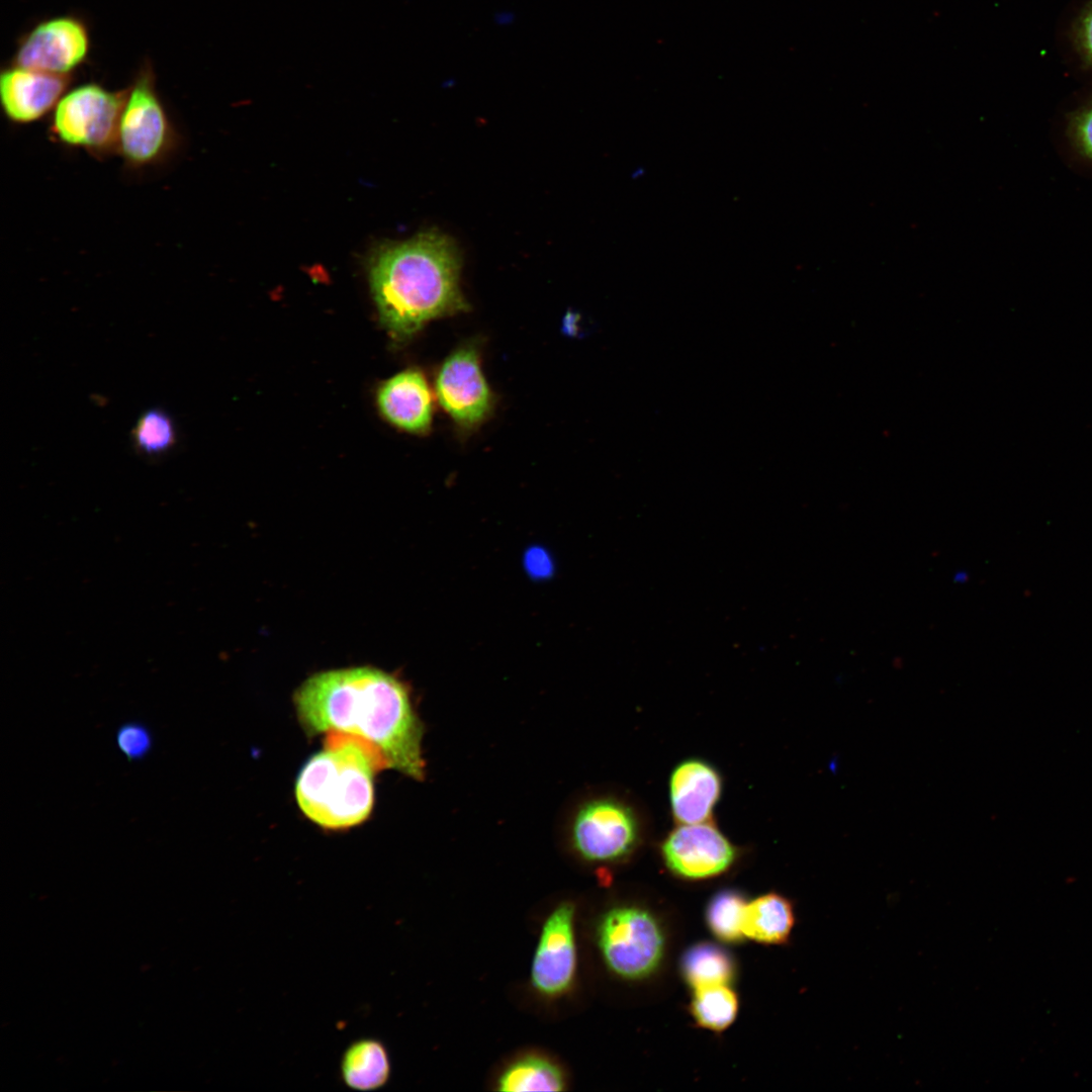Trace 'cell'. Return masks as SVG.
<instances>
[{
  "label": "cell",
  "instance_id": "cell-1",
  "mask_svg": "<svg viewBox=\"0 0 1092 1092\" xmlns=\"http://www.w3.org/2000/svg\"><path fill=\"white\" fill-rule=\"evenodd\" d=\"M297 719L307 736L340 731L379 749L388 768L413 780L425 778L424 724L411 693L396 676L371 666L314 673L293 695Z\"/></svg>",
  "mask_w": 1092,
  "mask_h": 1092
},
{
  "label": "cell",
  "instance_id": "cell-2",
  "mask_svg": "<svg viewBox=\"0 0 1092 1092\" xmlns=\"http://www.w3.org/2000/svg\"><path fill=\"white\" fill-rule=\"evenodd\" d=\"M460 254L436 231L380 246L369 261L372 294L389 334L405 340L431 320L465 310Z\"/></svg>",
  "mask_w": 1092,
  "mask_h": 1092
},
{
  "label": "cell",
  "instance_id": "cell-3",
  "mask_svg": "<svg viewBox=\"0 0 1092 1092\" xmlns=\"http://www.w3.org/2000/svg\"><path fill=\"white\" fill-rule=\"evenodd\" d=\"M388 764L377 747L340 731L326 733L324 747L301 767L295 799L301 812L327 829L364 822L374 804V777Z\"/></svg>",
  "mask_w": 1092,
  "mask_h": 1092
},
{
  "label": "cell",
  "instance_id": "cell-4",
  "mask_svg": "<svg viewBox=\"0 0 1092 1092\" xmlns=\"http://www.w3.org/2000/svg\"><path fill=\"white\" fill-rule=\"evenodd\" d=\"M567 840L574 854L593 864H616L629 859L644 840L641 816L629 802L603 795L577 806L569 821Z\"/></svg>",
  "mask_w": 1092,
  "mask_h": 1092
},
{
  "label": "cell",
  "instance_id": "cell-5",
  "mask_svg": "<svg viewBox=\"0 0 1092 1092\" xmlns=\"http://www.w3.org/2000/svg\"><path fill=\"white\" fill-rule=\"evenodd\" d=\"M177 146V133L155 88L154 73L145 68L126 91L115 151L131 167L155 165Z\"/></svg>",
  "mask_w": 1092,
  "mask_h": 1092
},
{
  "label": "cell",
  "instance_id": "cell-6",
  "mask_svg": "<svg viewBox=\"0 0 1092 1092\" xmlns=\"http://www.w3.org/2000/svg\"><path fill=\"white\" fill-rule=\"evenodd\" d=\"M597 940L607 967L628 980L648 977L663 957L661 926L650 912L640 907L610 909L600 920Z\"/></svg>",
  "mask_w": 1092,
  "mask_h": 1092
},
{
  "label": "cell",
  "instance_id": "cell-7",
  "mask_svg": "<svg viewBox=\"0 0 1092 1092\" xmlns=\"http://www.w3.org/2000/svg\"><path fill=\"white\" fill-rule=\"evenodd\" d=\"M126 91L90 83L65 93L54 110L52 133L60 143L92 154L112 152Z\"/></svg>",
  "mask_w": 1092,
  "mask_h": 1092
},
{
  "label": "cell",
  "instance_id": "cell-8",
  "mask_svg": "<svg viewBox=\"0 0 1092 1092\" xmlns=\"http://www.w3.org/2000/svg\"><path fill=\"white\" fill-rule=\"evenodd\" d=\"M660 856L678 878L699 881L726 873L739 849L710 821L677 824L661 841Z\"/></svg>",
  "mask_w": 1092,
  "mask_h": 1092
},
{
  "label": "cell",
  "instance_id": "cell-9",
  "mask_svg": "<svg viewBox=\"0 0 1092 1092\" xmlns=\"http://www.w3.org/2000/svg\"><path fill=\"white\" fill-rule=\"evenodd\" d=\"M436 393L441 406L460 427L470 429L485 419L492 395L474 347L459 348L446 358L436 378Z\"/></svg>",
  "mask_w": 1092,
  "mask_h": 1092
},
{
  "label": "cell",
  "instance_id": "cell-10",
  "mask_svg": "<svg viewBox=\"0 0 1092 1092\" xmlns=\"http://www.w3.org/2000/svg\"><path fill=\"white\" fill-rule=\"evenodd\" d=\"M574 905L559 904L545 920L531 968L533 987L557 997L572 986L576 973Z\"/></svg>",
  "mask_w": 1092,
  "mask_h": 1092
},
{
  "label": "cell",
  "instance_id": "cell-11",
  "mask_svg": "<svg viewBox=\"0 0 1092 1092\" xmlns=\"http://www.w3.org/2000/svg\"><path fill=\"white\" fill-rule=\"evenodd\" d=\"M88 51L85 25L74 17H57L39 23L24 37L14 62L23 68L69 75Z\"/></svg>",
  "mask_w": 1092,
  "mask_h": 1092
},
{
  "label": "cell",
  "instance_id": "cell-12",
  "mask_svg": "<svg viewBox=\"0 0 1092 1092\" xmlns=\"http://www.w3.org/2000/svg\"><path fill=\"white\" fill-rule=\"evenodd\" d=\"M69 75H59L14 65L2 71L0 97L7 118L30 123L54 109L70 84Z\"/></svg>",
  "mask_w": 1092,
  "mask_h": 1092
},
{
  "label": "cell",
  "instance_id": "cell-13",
  "mask_svg": "<svg viewBox=\"0 0 1092 1092\" xmlns=\"http://www.w3.org/2000/svg\"><path fill=\"white\" fill-rule=\"evenodd\" d=\"M722 778L706 760L689 758L671 771L668 783L669 804L677 824L710 821L722 794Z\"/></svg>",
  "mask_w": 1092,
  "mask_h": 1092
},
{
  "label": "cell",
  "instance_id": "cell-14",
  "mask_svg": "<svg viewBox=\"0 0 1092 1092\" xmlns=\"http://www.w3.org/2000/svg\"><path fill=\"white\" fill-rule=\"evenodd\" d=\"M378 404L382 415L402 430L421 433L431 425L432 395L419 371H403L387 380L378 392Z\"/></svg>",
  "mask_w": 1092,
  "mask_h": 1092
},
{
  "label": "cell",
  "instance_id": "cell-15",
  "mask_svg": "<svg viewBox=\"0 0 1092 1092\" xmlns=\"http://www.w3.org/2000/svg\"><path fill=\"white\" fill-rule=\"evenodd\" d=\"M796 923L791 900L778 893H767L747 903L744 936L765 944H785Z\"/></svg>",
  "mask_w": 1092,
  "mask_h": 1092
},
{
  "label": "cell",
  "instance_id": "cell-16",
  "mask_svg": "<svg viewBox=\"0 0 1092 1092\" xmlns=\"http://www.w3.org/2000/svg\"><path fill=\"white\" fill-rule=\"evenodd\" d=\"M390 1069L384 1044L371 1037L352 1042L341 1060L344 1083L358 1091H371L384 1086L389 1079Z\"/></svg>",
  "mask_w": 1092,
  "mask_h": 1092
},
{
  "label": "cell",
  "instance_id": "cell-17",
  "mask_svg": "<svg viewBox=\"0 0 1092 1092\" xmlns=\"http://www.w3.org/2000/svg\"><path fill=\"white\" fill-rule=\"evenodd\" d=\"M566 1081L560 1067L546 1057L527 1055L509 1064L496 1080L504 1092L563 1091Z\"/></svg>",
  "mask_w": 1092,
  "mask_h": 1092
},
{
  "label": "cell",
  "instance_id": "cell-18",
  "mask_svg": "<svg viewBox=\"0 0 1092 1092\" xmlns=\"http://www.w3.org/2000/svg\"><path fill=\"white\" fill-rule=\"evenodd\" d=\"M680 970L694 989L728 985L735 976L733 958L722 947L710 942L697 943L684 953Z\"/></svg>",
  "mask_w": 1092,
  "mask_h": 1092
},
{
  "label": "cell",
  "instance_id": "cell-19",
  "mask_svg": "<svg viewBox=\"0 0 1092 1092\" xmlns=\"http://www.w3.org/2000/svg\"><path fill=\"white\" fill-rule=\"evenodd\" d=\"M738 999L727 985H713L695 989L691 1012L696 1022L705 1028L721 1031L735 1019Z\"/></svg>",
  "mask_w": 1092,
  "mask_h": 1092
},
{
  "label": "cell",
  "instance_id": "cell-20",
  "mask_svg": "<svg viewBox=\"0 0 1092 1092\" xmlns=\"http://www.w3.org/2000/svg\"><path fill=\"white\" fill-rule=\"evenodd\" d=\"M747 902L737 890L718 892L706 910L707 924L712 933L725 942H738L744 937L743 922Z\"/></svg>",
  "mask_w": 1092,
  "mask_h": 1092
},
{
  "label": "cell",
  "instance_id": "cell-21",
  "mask_svg": "<svg viewBox=\"0 0 1092 1092\" xmlns=\"http://www.w3.org/2000/svg\"><path fill=\"white\" fill-rule=\"evenodd\" d=\"M131 436L138 452L147 456L165 454L177 442L174 421L167 412L158 407L148 410L140 417Z\"/></svg>",
  "mask_w": 1092,
  "mask_h": 1092
},
{
  "label": "cell",
  "instance_id": "cell-22",
  "mask_svg": "<svg viewBox=\"0 0 1092 1092\" xmlns=\"http://www.w3.org/2000/svg\"><path fill=\"white\" fill-rule=\"evenodd\" d=\"M1067 129L1075 152L1092 164V101L1071 114Z\"/></svg>",
  "mask_w": 1092,
  "mask_h": 1092
},
{
  "label": "cell",
  "instance_id": "cell-23",
  "mask_svg": "<svg viewBox=\"0 0 1092 1092\" xmlns=\"http://www.w3.org/2000/svg\"><path fill=\"white\" fill-rule=\"evenodd\" d=\"M151 742L147 729L136 724L123 726L117 733V745L129 758L144 756L149 751Z\"/></svg>",
  "mask_w": 1092,
  "mask_h": 1092
},
{
  "label": "cell",
  "instance_id": "cell-24",
  "mask_svg": "<svg viewBox=\"0 0 1092 1092\" xmlns=\"http://www.w3.org/2000/svg\"><path fill=\"white\" fill-rule=\"evenodd\" d=\"M1073 41L1084 64L1092 68V1L1083 9L1073 26Z\"/></svg>",
  "mask_w": 1092,
  "mask_h": 1092
}]
</instances>
